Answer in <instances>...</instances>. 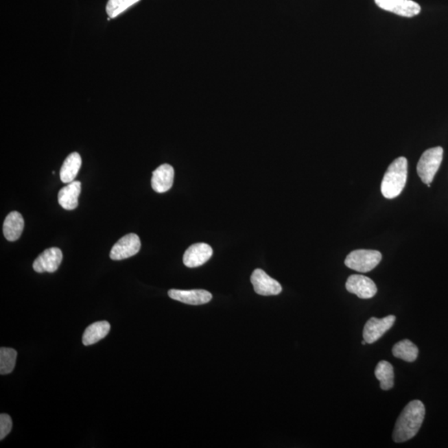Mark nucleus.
<instances>
[{"label": "nucleus", "instance_id": "2", "mask_svg": "<svg viewBox=\"0 0 448 448\" xmlns=\"http://www.w3.org/2000/svg\"><path fill=\"white\" fill-rule=\"evenodd\" d=\"M408 176V161L399 157L392 162L387 169L381 184V192L386 199L398 197L405 187Z\"/></svg>", "mask_w": 448, "mask_h": 448}, {"label": "nucleus", "instance_id": "19", "mask_svg": "<svg viewBox=\"0 0 448 448\" xmlns=\"http://www.w3.org/2000/svg\"><path fill=\"white\" fill-rule=\"evenodd\" d=\"M376 378L379 380L380 387L383 390H390L394 384V368L390 363L383 360L375 368Z\"/></svg>", "mask_w": 448, "mask_h": 448}, {"label": "nucleus", "instance_id": "22", "mask_svg": "<svg viewBox=\"0 0 448 448\" xmlns=\"http://www.w3.org/2000/svg\"><path fill=\"white\" fill-rule=\"evenodd\" d=\"M12 426H13V423H12L10 416L6 414H1L0 415V440L1 441L9 435L12 429Z\"/></svg>", "mask_w": 448, "mask_h": 448}, {"label": "nucleus", "instance_id": "11", "mask_svg": "<svg viewBox=\"0 0 448 448\" xmlns=\"http://www.w3.org/2000/svg\"><path fill=\"white\" fill-rule=\"evenodd\" d=\"M213 255V249L207 244H193L186 250L183 257L186 267L193 268L200 267L210 259Z\"/></svg>", "mask_w": 448, "mask_h": 448}, {"label": "nucleus", "instance_id": "16", "mask_svg": "<svg viewBox=\"0 0 448 448\" xmlns=\"http://www.w3.org/2000/svg\"><path fill=\"white\" fill-rule=\"evenodd\" d=\"M110 325L106 320L97 321L86 329L82 335V343L86 346H92L104 339L108 335Z\"/></svg>", "mask_w": 448, "mask_h": 448}, {"label": "nucleus", "instance_id": "4", "mask_svg": "<svg viewBox=\"0 0 448 448\" xmlns=\"http://www.w3.org/2000/svg\"><path fill=\"white\" fill-rule=\"evenodd\" d=\"M382 255L375 250L359 249L353 251L346 257V267L359 272H368L377 267Z\"/></svg>", "mask_w": 448, "mask_h": 448}, {"label": "nucleus", "instance_id": "20", "mask_svg": "<svg viewBox=\"0 0 448 448\" xmlns=\"http://www.w3.org/2000/svg\"><path fill=\"white\" fill-rule=\"evenodd\" d=\"M17 351L12 348L0 349V374L9 375L13 372L17 359Z\"/></svg>", "mask_w": 448, "mask_h": 448}, {"label": "nucleus", "instance_id": "15", "mask_svg": "<svg viewBox=\"0 0 448 448\" xmlns=\"http://www.w3.org/2000/svg\"><path fill=\"white\" fill-rule=\"evenodd\" d=\"M25 228V220L21 213L17 211L8 214L3 223V235L8 241H14L21 237Z\"/></svg>", "mask_w": 448, "mask_h": 448}, {"label": "nucleus", "instance_id": "21", "mask_svg": "<svg viewBox=\"0 0 448 448\" xmlns=\"http://www.w3.org/2000/svg\"><path fill=\"white\" fill-rule=\"evenodd\" d=\"M141 0H109L107 3L106 10L110 19L117 18Z\"/></svg>", "mask_w": 448, "mask_h": 448}, {"label": "nucleus", "instance_id": "6", "mask_svg": "<svg viewBox=\"0 0 448 448\" xmlns=\"http://www.w3.org/2000/svg\"><path fill=\"white\" fill-rule=\"evenodd\" d=\"M396 320L394 316H388L382 319L372 317L364 327L363 337L367 344H373L390 330Z\"/></svg>", "mask_w": 448, "mask_h": 448}, {"label": "nucleus", "instance_id": "5", "mask_svg": "<svg viewBox=\"0 0 448 448\" xmlns=\"http://www.w3.org/2000/svg\"><path fill=\"white\" fill-rule=\"evenodd\" d=\"M141 243L140 237L136 233L122 237L120 240L115 244L110 252V257L115 261H120L129 259L140 251Z\"/></svg>", "mask_w": 448, "mask_h": 448}, {"label": "nucleus", "instance_id": "1", "mask_svg": "<svg viewBox=\"0 0 448 448\" xmlns=\"http://www.w3.org/2000/svg\"><path fill=\"white\" fill-rule=\"evenodd\" d=\"M425 418V407L420 400H414L404 408L396 422L392 439L403 443L415 437Z\"/></svg>", "mask_w": 448, "mask_h": 448}, {"label": "nucleus", "instance_id": "7", "mask_svg": "<svg viewBox=\"0 0 448 448\" xmlns=\"http://www.w3.org/2000/svg\"><path fill=\"white\" fill-rule=\"evenodd\" d=\"M380 9L402 17L412 18L421 12V7L413 0H375Z\"/></svg>", "mask_w": 448, "mask_h": 448}, {"label": "nucleus", "instance_id": "23", "mask_svg": "<svg viewBox=\"0 0 448 448\" xmlns=\"http://www.w3.org/2000/svg\"><path fill=\"white\" fill-rule=\"evenodd\" d=\"M362 343L363 346H364V344H367V342L364 340H363V342Z\"/></svg>", "mask_w": 448, "mask_h": 448}, {"label": "nucleus", "instance_id": "13", "mask_svg": "<svg viewBox=\"0 0 448 448\" xmlns=\"http://www.w3.org/2000/svg\"><path fill=\"white\" fill-rule=\"evenodd\" d=\"M174 170L172 165H161L152 174V186L157 193H165L172 188Z\"/></svg>", "mask_w": 448, "mask_h": 448}, {"label": "nucleus", "instance_id": "18", "mask_svg": "<svg viewBox=\"0 0 448 448\" xmlns=\"http://www.w3.org/2000/svg\"><path fill=\"white\" fill-rule=\"evenodd\" d=\"M392 353L396 358L414 362L418 358V349L411 340H403L392 347Z\"/></svg>", "mask_w": 448, "mask_h": 448}, {"label": "nucleus", "instance_id": "3", "mask_svg": "<svg viewBox=\"0 0 448 448\" xmlns=\"http://www.w3.org/2000/svg\"><path fill=\"white\" fill-rule=\"evenodd\" d=\"M443 157V149L440 146L428 149L422 154L417 165V172L424 184L431 185L433 182L442 164Z\"/></svg>", "mask_w": 448, "mask_h": 448}, {"label": "nucleus", "instance_id": "10", "mask_svg": "<svg viewBox=\"0 0 448 448\" xmlns=\"http://www.w3.org/2000/svg\"><path fill=\"white\" fill-rule=\"evenodd\" d=\"M62 261V252L58 248H51L43 251L33 264L36 272H56Z\"/></svg>", "mask_w": 448, "mask_h": 448}, {"label": "nucleus", "instance_id": "14", "mask_svg": "<svg viewBox=\"0 0 448 448\" xmlns=\"http://www.w3.org/2000/svg\"><path fill=\"white\" fill-rule=\"evenodd\" d=\"M82 185L80 181H73L60 189L58 193V203L66 210L78 208V197L80 196Z\"/></svg>", "mask_w": 448, "mask_h": 448}, {"label": "nucleus", "instance_id": "9", "mask_svg": "<svg viewBox=\"0 0 448 448\" xmlns=\"http://www.w3.org/2000/svg\"><path fill=\"white\" fill-rule=\"evenodd\" d=\"M251 281L257 294L261 296H276L283 291L279 281L272 279L261 269H256L252 272Z\"/></svg>", "mask_w": 448, "mask_h": 448}, {"label": "nucleus", "instance_id": "8", "mask_svg": "<svg viewBox=\"0 0 448 448\" xmlns=\"http://www.w3.org/2000/svg\"><path fill=\"white\" fill-rule=\"evenodd\" d=\"M346 287L349 292L355 294L360 299H370L377 293V287L374 281L362 275L349 276Z\"/></svg>", "mask_w": 448, "mask_h": 448}, {"label": "nucleus", "instance_id": "12", "mask_svg": "<svg viewBox=\"0 0 448 448\" xmlns=\"http://www.w3.org/2000/svg\"><path fill=\"white\" fill-rule=\"evenodd\" d=\"M170 298L180 301L185 304L192 305V306H200V305L207 304L212 300V294L205 290H176L172 289L168 292Z\"/></svg>", "mask_w": 448, "mask_h": 448}, {"label": "nucleus", "instance_id": "17", "mask_svg": "<svg viewBox=\"0 0 448 448\" xmlns=\"http://www.w3.org/2000/svg\"><path fill=\"white\" fill-rule=\"evenodd\" d=\"M82 166L80 154L73 152L66 158L60 170V178L62 183L69 184L74 181Z\"/></svg>", "mask_w": 448, "mask_h": 448}]
</instances>
